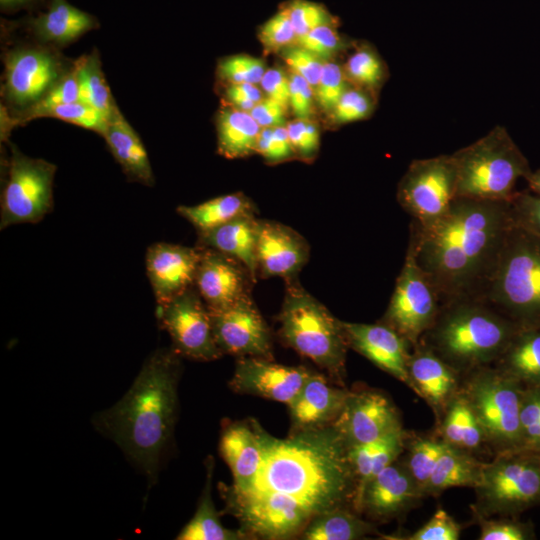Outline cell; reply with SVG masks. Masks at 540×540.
I'll use <instances>...</instances> for the list:
<instances>
[{
    "instance_id": "6da1fadb",
    "label": "cell",
    "mask_w": 540,
    "mask_h": 540,
    "mask_svg": "<svg viewBox=\"0 0 540 540\" xmlns=\"http://www.w3.org/2000/svg\"><path fill=\"white\" fill-rule=\"evenodd\" d=\"M347 451L333 425L292 431L283 439L265 432L252 486L233 492L219 485L226 511L254 538L300 536L315 516L353 502L356 483Z\"/></svg>"
},
{
    "instance_id": "7a4b0ae2",
    "label": "cell",
    "mask_w": 540,
    "mask_h": 540,
    "mask_svg": "<svg viewBox=\"0 0 540 540\" xmlns=\"http://www.w3.org/2000/svg\"><path fill=\"white\" fill-rule=\"evenodd\" d=\"M512 224L509 202L456 197L427 224L412 222L410 249L440 302L476 297Z\"/></svg>"
},
{
    "instance_id": "3957f363",
    "label": "cell",
    "mask_w": 540,
    "mask_h": 540,
    "mask_svg": "<svg viewBox=\"0 0 540 540\" xmlns=\"http://www.w3.org/2000/svg\"><path fill=\"white\" fill-rule=\"evenodd\" d=\"M181 366L173 348L154 351L125 395L92 418L94 427L146 477L149 488L157 482L173 439Z\"/></svg>"
},
{
    "instance_id": "277c9868",
    "label": "cell",
    "mask_w": 540,
    "mask_h": 540,
    "mask_svg": "<svg viewBox=\"0 0 540 540\" xmlns=\"http://www.w3.org/2000/svg\"><path fill=\"white\" fill-rule=\"evenodd\" d=\"M520 328L485 300L460 297L441 303L420 342L457 371L474 370L497 361Z\"/></svg>"
},
{
    "instance_id": "5b68a950",
    "label": "cell",
    "mask_w": 540,
    "mask_h": 540,
    "mask_svg": "<svg viewBox=\"0 0 540 540\" xmlns=\"http://www.w3.org/2000/svg\"><path fill=\"white\" fill-rule=\"evenodd\" d=\"M476 297L521 327H540V238L512 222Z\"/></svg>"
},
{
    "instance_id": "8992f818",
    "label": "cell",
    "mask_w": 540,
    "mask_h": 540,
    "mask_svg": "<svg viewBox=\"0 0 540 540\" xmlns=\"http://www.w3.org/2000/svg\"><path fill=\"white\" fill-rule=\"evenodd\" d=\"M278 321L283 343L341 381L349 348L342 321L297 279L287 280Z\"/></svg>"
},
{
    "instance_id": "52a82bcc",
    "label": "cell",
    "mask_w": 540,
    "mask_h": 540,
    "mask_svg": "<svg viewBox=\"0 0 540 540\" xmlns=\"http://www.w3.org/2000/svg\"><path fill=\"white\" fill-rule=\"evenodd\" d=\"M453 157L458 178L456 197L509 202L517 192V181L532 171L525 155L501 125L457 150Z\"/></svg>"
},
{
    "instance_id": "ba28073f",
    "label": "cell",
    "mask_w": 540,
    "mask_h": 540,
    "mask_svg": "<svg viewBox=\"0 0 540 540\" xmlns=\"http://www.w3.org/2000/svg\"><path fill=\"white\" fill-rule=\"evenodd\" d=\"M524 386L496 370L474 369L464 393L486 436L498 453L520 450L523 444L520 420Z\"/></svg>"
},
{
    "instance_id": "9c48e42d",
    "label": "cell",
    "mask_w": 540,
    "mask_h": 540,
    "mask_svg": "<svg viewBox=\"0 0 540 540\" xmlns=\"http://www.w3.org/2000/svg\"><path fill=\"white\" fill-rule=\"evenodd\" d=\"M477 491L479 515L515 517L540 504V464L534 452L500 453L484 463Z\"/></svg>"
},
{
    "instance_id": "30bf717a",
    "label": "cell",
    "mask_w": 540,
    "mask_h": 540,
    "mask_svg": "<svg viewBox=\"0 0 540 540\" xmlns=\"http://www.w3.org/2000/svg\"><path fill=\"white\" fill-rule=\"evenodd\" d=\"M56 165L24 155L11 145L7 175L1 194L0 229L38 223L53 208Z\"/></svg>"
},
{
    "instance_id": "8fae6325",
    "label": "cell",
    "mask_w": 540,
    "mask_h": 540,
    "mask_svg": "<svg viewBox=\"0 0 540 540\" xmlns=\"http://www.w3.org/2000/svg\"><path fill=\"white\" fill-rule=\"evenodd\" d=\"M453 154L413 160L397 187V201L419 224L442 216L457 196Z\"/></svg>"
},
{
    "instance_id": "7c38bea8",
    "label": "cell",
    "mask_w": 540,
    "mask_h": 540,
    "mask_svg": "<svg viewBox=\"0 0 540 540\" xmlns=\"http://www.w3.org/2000/svg\"><path fill=\"white\" fill-rule=\"evenodd\" d=\"M440 306L436 289L407 248L404 264L380 322L392 327L415 347L434 324Z\"/></svg>"
},
{
    "instance_id": "4fadbf2b",
    "label": "cell",
    "mask_w": 540,
    "mask_h": 540,
    "mask_svg": "<svg viewBox=\"0 0 540 540\" xmlns=\"http://www.w3.org/2000/svg\"><path fill=\"white\" fill-rule=\"evenodd\" d=\"M156 315L181 356L213 361L223 355L213 335L209 309L195 286L158 304Z\"/></svg>"
},
{
    "instance_id": "5bb4252c",
    "label": "cell",
    "mask_w": 540,
    "mask_h": 540,
    "mask_svg": "<svg viewBox=\"0 0 540 540\" xmlns=\"http://www.w3.org/2000/svg\"><path fill=\"white\" fill-rule=\"evenodd\" d=\"M2 95L6 102L24 111L37 104L70 70L59 56L43 46H21L4 59Z\"/></svg>"
},
{
    "instance_id": "9a60e30c",
    "label": "cell",
    "mask_w": 540,
    "mask_h": 540,
    "mask_svg": "<svg viewBox=\"0 0 540 540\" xmlns=\"http://www.w3.org/2000/svg\"><path fill=\"white\" fill-rule=\"evenodd\" d=\"M209 312L213 335L223 354L273 359L270 329L251 294Z\"/></svg>"
},
{
    "instance_id": "2e32d148",
    "label": "cell",
    "mask_w": 540,
    "mask_h": 540,
    "mask_svg": "<svg viewBox=\"0 0 540 540\" xmlns=\"http://www.w3.org/2000/svg\"><path fill=\"white\" fill-rule=\"evenodd\" d=\"M332 425L348 447L402 429L395 406L383 393L375 390L349 391L343 409Z\"/></svg>"
},
{
    "instance_id": "e0dca14e",
    "label": "cell",
    "mask_w": 540,
    "mask_h": 540,
    "mask_svg": "<svg viewBox=\"0 0 540 540\" xmlns=\"http://www.w3.org/2000/svg\"><path fill=\"white\" fill-rule=\"evenodd\" d=\"M312 373L305 367L283 365L273 359L239 357L229 387L239 394L262 397L287 405Z\"/></svg>"
},
{
    "instance_id": "ac0fdd59",
    "label": "cell",
    "mask_w": 540,
    "mask_h": 540,
    "mask_svg": "<svg viewBox=\"0 0 540 540\" xmlns=\"http://www.w3.org/2000/svg\"><path fill=\"white\" fill-rule=\"evenodd\" d=\"M309 256L310 246L296 230L276 221L259 220L258 277L297 279Z\"/></svg>"
},
{
    "instance_id": "d6986e66",
    "label": "cell",
    "mask_w": 540,
    "mask_h": 540,
    "mask_svg": "<svg viewBox=\"0 0 540 540\" xmlns=\"http://www.w3.org/2000/svg\"><path fill=\"white\" fill-rule=\"evenodd\" d=\"M200 247L194 286L209 309L226 306L251 294L255 281L244 265L218 250Z\"/></svg>"
},
{
    "instance_id": "ffe728a7",
    "label": "cell",
    "mask_w": 540,
    "mask_h": 540,
    "mask_svg": "<svg viewBox=\"0 0 540 540\" xmlns=\"http://www.w3.org/2000/svg\"><path fill=\"white\" fill-rule=\"evenodd\" d=\"M349 348L411 388L408 375L410 343L392 327L342 321Z\"/></svg>"
},
{
    "instance_id": "44dd1931",
    "label": "cell",
    "mask_w": 540,
    "mask_h": 540,
    "mask_svg": "<svg viewBox=\"0 0 540 540\" xmlns=\"http://www.w3.org/2000/svg\"><path fill=\"white\" fill-rule=\"evenodd\" d=\"M200 255V246L188 247L167 242L149 246L146 272L157 304L194 286Z\"/></svg>"
},
{
    "instance_id": "7402d4cb",
    "label": "cell",
    "mask_w": 540,
    "mask_h": 540,
    "mask_svg": "<svg viewBox=\"0 0 540 540\" xmlns=\"http://www.w3.org/2000/svg\"><path fill=\"white\" fill-rule=\"evenodd\" d=\"M265 432L254 420L229 421L223 426L219 451L232 473L229 490L243 492L254 483L264 456Z\"/></svg>"
},
{
    "instance_id": "603a6c76",
    "label": "cell",
    "mask_w": 540,
    "mask_h": 540,
    "mask_svg": "<svg viewBox=\"0 0 540 540\" xmlns=\"http://www.w3.org/2000/svg\"><path fill=\"white\" fill-rule=\"evenodd\" d=\"M423 496L406 465L395 461L368 482L359 512L365 511L375 519H390L407 511Z\"/></svg>"
},
{
    "instance_id": "cb8c5ba5",
    "label": "cell",
    "mask_w": 540,
    "mask_h": 540,
    "mask_svg": "<svg viewBox=\"0 0 540 540\" xmlns=\"http://www.w3.org/2000/svg\"><path fill=\"white\" fill-rule=\"evenodd\" d=\"M348 393L332 384L325 375L313 372L287 404L292 431L332 425L341 413Z\"/></svg>"
},
{
    "instance_id": "d4e9b609",
    "label": "cell",
    "mask_w": 540,
    "mask_h": 540,
    "mask_svg": "<svg viewBox=\"0 0 540 540\" xmlns=\"http://www.w3.org/2000/svg\"><path fill=\"white\" fill-rule=\"evenodd\" d=\"M411 389L435 409L447 406L454 396L457 370L432 349L419 342L408 360Z\"/></svg>"
},
{
    "instance_id": "484cf974",
    "label": "cell",
    "mask_w": 540,
    "mask_h": 540,
    "mask_svg": "<svg viewBox=\"0 0 540 540\" xmlns=\"http://www.w3.org/2000/svg\"><path fill=\"white\" fill-rule=\"evenodd\" d=\"M259 220L255 213L241 215L212 230L198 233L199 245L213 248L236 259L256 282Z\"/></svg>"
},
{
    "instance_id": "4316f807",
    "label": "cell",
    "mask_w": 540,
    "mask_h": 540,
    "mask_svg": "<svg viewBox=\"0 0 540 540\" xmlns=\"http://www.w3.org/2000/svg\"><path fill=\"white\" fill-rule=\"evenodd\" d=\"M404 442L405 434L400 429L377 440L348 447V460L356 483L353 506L357 512L368 482L397 460L403 451Z\"/></svg>"
},
{
    "instance_id": "83f0119b",
    "label": "cell",
    "mask_w": 540,
    "mask_h": 540,
    "mask_svg": "<svg viewBox=\"0 0 540 540\" xmlns=\"http://www.w3.org/2000/svg\"><path fill=\"white\" fill-rule=\"evenodd\" d=\"M29 25L41 42L66 45L98 27V21L67 0H49L46 12L32 18Z\"/></svg>"
},
{
    "instance_id": "f1b7e54d",
    "label": "cell",
    "mask_w": 540,
    "mask_h": 540,
    "mask_svg": "<svg viewBox=\"0 0 540 540\" xmlns=\"http://www.w3.org/2000/svg\"><path fill=\"white\" fill-rule=\"evenodd\" d=\"M102 136L115 160L132 181L146 186L154 184V175L146 149L119 110L109 119Z\"/></svg>"
},
{
    "instance_id": "f546056e",
    "label": "cell",
    "mask_w": 540,
    "mask_h": 540,
    "mask_svg": "<svg viewBox=\"0 0 540 540\" xmlns=\"http://www.w3.org/2000/svg\"><path fill=\"white\" fill-rule=\"evenodd\" d=\"M215 123L219 154L236 159L256 153L261 127L249 112L228 104L219 109Z\"/></svg>"
},
{
    "instance_id": "4dcf8cb0",
    "label": "cell",
    "mask_w": 540,
    "mask_h": 540,
    "mask_svg": "<svg viewBox=\"0 0 540 540\" xmlns=\"http://www.w3.org/2000/svg\"><path fill=\"white\" fill-rule=\"evenodd\" d=\"M497 362L524 387L540 386V327H521Z\"/></svg>"
},
{
    "instance_id": "1f68e13d",
    "label": "cell",
    "mask_w": 540,
    "mask_h": 540,
    "mask_svg": "<svg viewBox=\"0 0 540 540\" xmlns=\"http://www.w3.org/2000/svg\"><path fill=\"white\" fill-rule=\"evenodd\" d=\"M483 464L468 451L446 443L424 488V495H438L451 487L476 488L481 480Z\"/></svg>"
},
{
    "instance_id": "d6a6232c",
    "label": "cell",
    "mask_w": 540,
    "mask_h": 540,
    "mask_svg": "<svg viewBox=\"0 0 540 540\" xmlns=\"http://www.w3.org/2000/svg\"><path fill=\"white\" fill-rule=\"evenodd\" d=\"M206 481L195 514L177 535L178 540H241L248 535L241 529L231 530L223 526L212 499L214 458L206 462Z\"/></svg>"
},
{
    "instance_id": "836d02e7",
    "label": "cell",
    "mask_w": 540,
    "mask_h": 540,
    "mask_svg": "<svg viewBox=\"0 0 540 540\" xmlns=\"http://www.w3.org/2000/svg\"><path fill=\"white\" fill-rule=\"evenodd\" d=\"M177 212L198 233L207 232L241 215L255 213L253 202L243 193L218 196L197 205L178 206Z\"/></svg>"
},
{
    "instance_id": "e575fe53",
    "label": "cell",
    "mask_w": 540,
    "mask_h": 540,
    "mask_svg": "<svg viewBox=\"0 0 540 540\" xmlns=\"http://www.w3.org/2000/svg\"><path fill=\"white\" fill-rule=\"evenodd\" d=\"M444 442L471 452L486 439L484 430L464 395L453 396L441 427Z\"/></svg>"
},
{
    "instance_id": "d590c367",
    "label": "cell",
    "mask_w": 540,
    "mask_h": 540,
    "mask_svg": "<svg viewBox=\"0 0 540 540\" xmlns=\"http://www.w3.org/2000/svg\"><path fill=\"white\" fill-rule=\"evenodd\" d=\"M374 531V527L345 507L315 516L301 533L305 540H355Z\"/></svg>"
},
{
    "instance_id": "8d00e7d4",
    "label": "cell",
    "mask_w": 540,
    "mask_h": 540,
    "mask_svg": "<svg viewBox=\"0 0 540 540\" xmlns=\"http://www.w3.org/2000/svg\"><path fill=\"white\" fill-rule=\"evenodd\" d=\"M79 100L102 112L108 120L119 110L105 80L97 51L85 55L74 64Z\"/></svg>"
},
{
    "instance_id": "74e56055",
    "label": "cell",
    "mask_w": 540,
    "mask_h": 540,
    "mask_svg": "<svg viewBox=\"0 0 540 540\" xmlns=\"http://www.w3.org/2000/svg\"><path fill=\"white\" fill-rule=\"evenodd\" d=\"M350 85L377 95L388 78V69L373 46L368 43L357 45L342 65Z\"/></svg>"
},
{
    "instance_id": "f35d334b",
    "label": "cell",
    "mask_w": 540,
    "mask_h": 540,
    "mask_svg": "<svg viewBox=\"0 0 540 540\" xmlns=\"http://www.w3.org/2000/svg\"><path fill=\"white\" fill-rule=\"evenodd\" d=\"M377 95L350 85L327 116L333 126L369 118L376 107Z\"/></svg>"
},
{
    "instance_id": "ab89813d",
    "label": "cell",
    "mask_w": 540,
    "mask_h": 540,
    "mask_svg": "<svg viewBox=\"0 0 540 540\" xmlns=\"http://www.w3.org/2000/svg\"><path fill=\"white\" fill-rule=\"evenodd\" d=\"M445 445L444 441L418 439L410 446L406 467L422 492L436 467Z\"/></svg>"
},
{
    "instance_id": "60d3db41",
    "label": "cell",
    "mask_w": 540,
    "mask_h": 540,
    "mask_svg": "<svg viewBox=\"0 0 540 540\" xmlns=\"http://www.w3.org/2000/svg\"><path fill=\"white\" fill-rule=\"evenodd\" d=\"M267 68L261 58L246 54L232 55L219 60L217 75L226 84H260Z\"/></svg>"
},
{
    "instance_id": "b9f144b4",
    "label": "cell",
    "mask_w": 540,
    "mask_h": 540,
    "mask_svg": "<svg viewBox=\"0 0 540 540\" xmlns=\"http://www.w3.org/2000/svg\"><path fill=\"white\" fill-rule=\"evenodd\" d=\"M349 87L343 66L333 60L326 61L314 89L316 106L328 116Z\"/></svg>"
},
{
    "instance_id": "7bdbcfd3",
    "label": "cell",
    "mask_w": 540,
    "mask_h": 540,
    "mask_svg": "<svg viewBox=\"0 0 540 540\" xmlns=\"http://www.w3.org/2000/svg\"><path fill=\"white\" fill-rule=\"evenodd\" d=\"M283 8L288 13L297 38L324 25H335L336 19L320 3L309 0H290Z\"/></svg>"
},
{
    "instance_id": "ee69618b",
    "label": "cell",
    "mask_w": 540,
    "mask_h": 540,
    "mask_svg": "<svg viewBox=\"0 0 540 540\" xmlns=\"http://www.w3.org/2000/svg\"><path fill=\"white\" fill-rule=\"evenodd\" d=\"M79 100V88L74 66L34 106L22 113L23 122L43 117L44 114L63 104Z\"/></svg>"
},
{
    "instance_id": "f6af8a7d",
    "label": "cell",
    "mask_w": 540,
    "mask_h": 540,
    "mask_svg": "<svg viewBox=\"0 0 540 540\" xmlns=\"http://www.w3.org/2000/svg\"><path fill=\"white\" fill-rule=\"evenodd\" d=\"M43 117H52L85 129L93 130L101 136L104 134L108 118L94 107L81 102L59 105L47 111Z\"/></svg>"
},
{
    "instance_id": "bcb514c9",
    "label": "cell",
    "mask_w": 540,
    "mask_h": 540,
    "mask_svg": "<svg viewBox=\"0 0 540 540\" xmlns=\"http://www.w3.org/2000/svg\"><path fill=\"white\" fill-rule=\"evenodd\" d=\"M258 37L265 51L269 53H279L295 44L297 39L294 26L284 8L260 26Z\"/></svg>"
},
{
    "instance_id": "7dc6e473",
    "label": "cell",
    "mask_w": 540,
    "mask_h": 540,
    "mask_svg": "<svg viewBox=\"0 0 540 540\" xmlns=\"http://www.w3.org/2000/svg\"><path fill=\"white\" fill-rule=\"evenodd\" d=\"M286 129L296 158L311 162L320 145V130L313 119L294 118L287 122Z\"/></svg>"
},
{
    "instance_id": "c3c4849f",
    "label": "cell",
    "mask_w": 540,
    "mask_h": 540,
    "mask_svg": "<svg viewBox=\"0 0 540 540\" xmlns=\"http://www.w3.org/2000/svg\"><path fill=\"white\" fill-rule=\"evenodd\" d=\"M295 44L314 53L324 61L333 60L339 52L347 47V43L338 33L335 25L317 27L298 37Z\"/></svg>"
},
{
    "instance_id": "681fc988",
    "label": "cell",
    "mask_w": 540,
    "mask_h": 540,
    "mask_svg": "<svg viewBox=\"0 0 540 540\" xmlns=\"http://www.w3.org/2000/svg\"><path fill=\"white\" fill-rule=\"evenodd\" d=\"M256 153L270 165L296 158L286 126L261 128Z\"/></svg>"
},
{
    "instance_id": "f907efd6",
    "label": "cell",
    "mask_w": 540,
    "mask_h": 540,
    "mask_svg": "<svg viewBox=\"0 0 540 540\" xmlns=\"http://www.w3.org/2000/svg\"><path fill=\"white\" fill-rule=\"evenodd\" d=\"M279 54L292 72L302 76L313 90L316 88L326 61L296 44L284 48Z\"/></svg>"
},
{
    "instance_id": "816d5d0a",
    "label": "cell",
    "mask_w": 540,
    "mask_h": 540,
    "mask_svg": "<svg viewBox=\"0 0 540 540\" xmlns=\"http://www.w3.org/2000/svg\"><path fill=\"white\" fill-rule=\"evenodd\" d=\"M509 204L512 222L540 238V196L517 191Z\"/></svg>"
},
{
    "instance_id": "f5cc1de1",
    "label": "cell",
    "mask_w": 540,
    "mask_h": 540,
    "mask_svg": "<svg viewBox=\"0 0 540 540\" xmlns=\"http://www.w3.org/2000/svg\"><path fill=\"white\" fill-rule=\"evenodd\" d=\"M520 420L523 435L520 450H528L540 436V386L524 387Z\"/></svg>"
},
{
    "instance_id": "db71d44e",
    "label": "cell",
    "mask_w": 540,
    "mask_h": 540,
    "mask_svg": "<svg viewBox=\"0 0 540 540\" xmlns=\"http://www.w3.org/2000/svg\"><path fill=\"white\" fill-rule=\"evenodd\" d=\"M479 538L480 540H530L536 536L532 523L503 519L482 521Z\"/></svg>"
},
{
    "instance_id": "11a10c76",
    "label": "cell",
    "mask_w": 540,
    "mask_h": 540,
    "mask_svg": "<svg viewBox=\"0 0 540 540\" xmlns=\"http://www.w3.org/2000/svg\"><path fill=\"white\" fill-rule=\"evenodd\" d=\"M461 526L443 509L439 508L430 520L407 537L408 540H457Z\"/></svg>"
},
{
    "instance_id": "9f6ffc18",
    "label": "cell",
    "mask_w": 540,
    "mask_h": 540,
    "mask_svg": "<svg viewBox=\"0 0 540 540\" xmlns=\"http://www.w3.org/2000/svg\"><path fill=\"white\" fill-rule=\"evenodd\" d=\"M289 108L295 118L313 119L316 102L311 85L300 75L290 72Z\"/></svg>"
},
{
    "instance_id": "6f0895ef",
    "label": "cell",
    "mask_w": 540,
    "mask_h": 540,
    "mask_svg": "<svg viewBox=\"0 0 540 540\" xmlns=\"http://www.w3.org/2000/svg\"><path fill=\"white\" fill-rule=\"evenodd\" d=\"M265 97L289 108L290 75L280 67L266 70L260 82Z\"/></svg>"
},
{
    "instance_id": "680465c9",
    "label": "cell",
    "mask_w": 540,
    "mask_h": 540,
    "mask_svg": "<svg viewBox=\"0 0 540 540\" xmlns=\"http://www.w3.org/2000/svg\"><path fill=\"white\" fill-rule=\"evenodd\" d=\"M287 110V108L278 102L265 97L249 113L261 128L276 127L286 126Z\"/></svg>"
},
{
    "instance_id": "91938a15",
    "label": "cell",
    "mask_w": 540,
    "mask_h": 540,
    "mask_svg": "<svg viewBox=\"0 0 540 540\" xmlns=\"http://www.w3.org/2000/svg\"><path fill=\"white\" fill-rule=\"evenodd\" d=\"M224 94L225 97L239 96L250 99L255 103H259L265 98L263 90L260 89L257 85L250 83L228 84Z\"/></svg>"
},
{
    "instance_id": "94428289",
    "label": "cell",
    "mask_w": 540,
    "mask_h": 540,
    "mask_svg": "<svg viewBox=\"0 0 540 540\" xmlns=\"http://www.w3.org/2000/svg\"><path fill=\"white\" fill-rule=\"evenodd\" d=\"M40 0H0V8L2 12H16L21 9L33 7Z\"/></svg>"
},
{
    "instance_id": "6125c7cd",
    "label": "cell",
    "mask_w": 540,
    "mask_h": 540,
    "mask_svg": "<svg viewBox=\"0 0 540 540\" xmlns=\"http://www.w3.org/2000/svg\"><path fill=\"white\" fill-rule=\"evenodd\" d=\"M525 180L528 185V190L533 194L540 196V168L535 171H531Z\"/></svg>"
},
{
    "instance_id": "be15d7a7",
    "label": "cell",
    "mask_w": 540,
    "mask_h": 540,
    "mask_svg": "<svg viewBox=\"0 0 540 540\" xmlns=\"http://www.w3.org/2000/svg\"><path fill=\"white\" fill-rule=\"evenodd\" d=\"M532 452H534V454L536 455V457H537V459H538V462H539V464H540V448L537 449V450H535V451H532Z\"/></svg>"
}]
</instances>
